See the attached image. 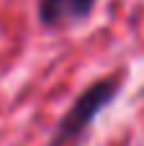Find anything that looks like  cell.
Wrapping results in <instances>:
<instances>
[{"instance_id":"2","label":"cell","mask_w":144,"mask_h":146,"mask_svg":"<svg viewBox=\"0 0 144 146\" xmlns=\"http://www.w3.org/2000/svg\"><path fill=\"white\" fill-rule=\"evenodd\" d=\"M98 0H39L36 13L39 23L46 28H70L75 23H82Z\"/></svg>"},{"instance_id":"1","label":"cell","mask_w":144,"mask_h":146,"mask_svg":"<svg viewBox=\"0 0 144 146\" xmlns=\"http://www.w3.org/2000/svg\"><path fill=\"white\" fill-rule=\"evenodd\" d=\"M119 90H121V77H103L95 80L90 87H85L57 123L49 146H77L88 133V128L93 126V121L98 118V113L113 103Z\"/></svg>"}]
</instances>
